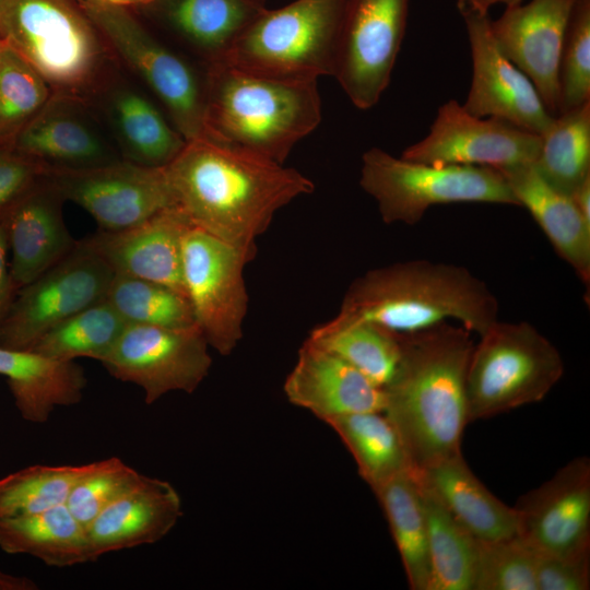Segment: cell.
<instances>
[{
	"mask_svg": "<svg viewBox=\"0 0 590 590\" xmlns=\"http://www.w3.org/2000/svg\"><path fill=\"white\" fill-rule=\"evenodd\" d=\"M165 169L190 224L251 261L278 211L315 190L297 169L209 139L187 141Z\"/></svg>",
	"mask_w": 590,
	"mask_h": 590,
	"instance_id": "cell-1",
	"label": "cell"
},
{
	"mask_svg": "<svg viewBox=\"0 0 590 590\" xmlns=\"http://www.w3.org/2000/svg\"><path fill=\"white\" fill-rule=\"evenodd\" d=\"M471 334L449 321L399 334L400 362L384 388L382 412L399 433L414 472L462 453Z\"/></svg>",
	"mask_w": 590,
	"mask_h": 590,
	"instance_id": "cell-2",
	"label": "cell"
},
{
	"mask_svg": "<svg viewBox=\"0 0 590 590\" xmlns=\"http://www.w3.org/2000/svg\"><path fill=\"white\" fill-rule=\"evenodd\" d=\"M498 309L496 296L467 268L416 259L370 269L356 278L328 321H367L409 334L456 320L480 335L498 319Z\"/></svg>",
	"mask_w": 590,
	"mask_h": 590,
	"instance_id": "cell-3",
	"label": "cell"
},
{
	"mask_svg": "<svg viewBox=\"0 0 590 590\" xmlns=\"http://www.w3.org/2000/svg\"><path fill=\"white\" fill-rule=\"evenodd\" d=\"M321 120L317 82L253 75L225 62L205 67L208 139L280 164Z\"/></svg>",
	"mask_w": 590,
	"mask_h": 590,
	"instance_id": "cell-4",
	"label": "cell"
},
{
	"mask_svg": "<svg viewBox=\"0 0 590 590\" xmlns=\"http://www.w3.org/2000/svg\"><path fill=\"white\" fill-rule=\"evenodd\" d=\"M0 40L52 95L95 106L118 74L117 57L79 0H0Z\"/></svg>",
	"mask_w": 590,
	"mask_h": 590,
	"instance_id": "cell-5",
	"label": "cell"
},
{
	"mask_svg": "<svg viewBox=\"0 0 590 590\" xmlns=\"http://www.w3.org/2000/svg\"><path fill=\"white\" fill-rule=\"evenodd\" d=\"M347 0H295L266 9L239 36L223 62L282 81L334 76Z\"/></svg>",
	"mask_w": 590,
	"mask_h": 590,
	"instance_id": "cell-6",
	"label": "cell"
},
{
	"mask_svg": "<svg viewBox=\"0 0 590 590\" xmlns=\"http://www.w3.org/2000/svg\"><path fill=\"white\" fill-rule=\"evenodd\" d=\"M563 374L559 351L532 323L497 319L480 334L469 359L468 423L542 401Z\"/></svg>",
	"mask_w": 590,
	"mask_h": 590,
	"instance_id": "cell-7",
	"label": "cell"
},
{
	"mask_svg": "<svg viewBox=\"0 0 590 590\" xmlns=\"http://www.w3.org/2000/svg\"><path fill=\"white\" fill-rule=\"evenodd\" d=\"M359 185L386 224L415 225L433 205L476 202L520 206L504 175L491 167L430 165L371 148L362 156Z\"/></svg>",
	"mask_w": 590,
	"mask_h": 590,
	"instance_id": "cell-8",
	"label": "cell"
},
{
	"mask_svg": "<svg viewBox=\"0 0 590 590\" xmlns=\"http://www.w3.org/2000/svg\"><path fill=\"white\" fill-rule=\"evenodd\" d=\"M118 60L137 73L166 108L186 141L208 139L205 68L201 71L149 32L128 8L79 0Z\"/></svg>",
	"mask_w": 590,
	"mask_h": 590,
	"instance_id": "cell-9",
	"label": "cell"
},
{
	"mask_svg": "<svg viewBox=\"0 0 590 590\" xmlns=\"http://www.w3.org/2000/svg\"><path fill=\"white\" fill-rule=\"evenodd\" d=\"M182 279L196 323L210 347L227 356L244 335L248 293L244 270L251 260L190 225L181 244Z\"/></svg>",
	"mask_w": 590,
	"mask_h": 590,
	"instance_id": "cell-10",
	"label": "cell"
},
{
	"mask_svg": "<svg viewBox=\"0 0 590 590\" xmlns=\"http://www.w3.org/2000/svg\"><path fill=\"white\" fill-rule=\"evenodd\" d=\"M114 270L84 240L20 288L0 322V345L28 350L47 331L105 299Z\"/></svg>",
	"mask_w": 590,
	"mask_h": 590,
	"instance_id": "cell-11",
	"label": "cell"
},
{
	"mask_svg": "<svg viewBox=\"0 0 590 590\" xmlns=\"http://www.w3.org/2000/svg\"><path fill=\"white\" fill-rule=\"evenodd\" d=\"M209 349L197 324H127L101 363L115 378L139 386L145 403L152 404L172 391L193 392L210 371Z\"/></svg>",
	"mask_w": 590,
	"mask_h": 590,
	"instance_id": "cell-12",
	"label": "cell"
},
{
	"mask_svg": "<svg viewBox=\"0 0 590 590\" xmlns=\"http://www.w3.org/2000/svg\"><path fill=\"white\" fill-rule=\"evenodd\" d=\"M62 194L86 210L102 231H121L177 206L165 167L128 161L79 168L47 169L44 175Z\"/></svg>",
	"mask_w": 590,
	"mask_h": 590,
	"instance_id": "cell-13",
	"label": "cell"
},
{
	"mask_svg": "<svg viewBox=\"0 0 590 590\" xmlns=\"http://www.w3.org/2000/svg\"><path fill=\"white\" fill-rule=\"evenodd\" d=\"M541 137L494 117H477L450 99L437 109L429 131L401 154L430 165H462L499 172L534 164Z\"/></svg>",
	"mask_w": 590,
	"mask_h": 590,
	"instance_id": "cell-14",
	"label": "cell"
},
{
	"mask_svg": "<svg viewBox=\"0 0 590 590\" xmlns=\"http://www.w3.org/2000/svg\"><path fill=\"white\" fill-rule=\"evenodd\" d=\"M409 0H347L334 78L358 109L375 106L390 83Z\"/></svg>",
	"mask_w": 590,
	"mask_h": 590,
	"instance_id": "cell-15",
	"label": "cell"
},
{
	"mask_svg": "<svg viewBox=\"0 0 590 590\" xmlns=\"http://www.w3.org/2000/svg\"><path fill=\"white\" fill-rule=\"evenodd\" d=\"M470 45L472 76L464 109L541 135L554 117L530 79L499 49L488 13L460 11Z\"/></svg>",
	"mask_w": 590,
	"mask_h": 590,
	"instance_id": "cell-16",
	"label": "cell"
},
{
	"mask_svg": "<svg viewBox=\"0 0 590 590\" xmlns=\"http://www.w3.org/2000/svg\"><path fill=\"white\" fill-rule=\"evenodd\" d=\"M518 535L539 554L590 551V460L573 459L515 506Z\"/></svg>",
	"mask_w": 590,
	"mask_h": 590,
	"instance_id": "cell-17",
	"label": "cell"
},
{
	"mask_svg": "<svg viewBox=\"0 0 590 590\" xmlns=\"http://www.w3.org/2000/svg\"><path fill=\"white\" fill-rule=\"evenodd\" d=\"M575 0H530L491 20L502 52L535 86L545 107L559 114V63Z\"/></svg>",
	"mask_w": 590,
	"mask_h": 590,
	"instance_id": "cell-18",
	"label": "cell"
},
{
	"mask_svg": "<svg viewBox=\"0 0 590 590\" xmlns=\"http://www.w3.org/2000/svg\"><path fill=\"white\" fill-rule=\"evenodd\" d=\"M12 149L47 169H79L122 161L96 116L81 101L52 95L19 133Z\"/></svg>",
	"mask_w": 590,
	"mask_h": 590,
	"instance_id": "cell-19",
	"label": "cell"
},
{
	"mask_svg": "<svg viewBox=\"0 0 590 590\" xmlns=\"http://www.w3.org/2000/svg\"><path fill=\"white\" fill-rule=\"evenodd\" d=\"M64 198L44 176L4 210L14 290L27 285L67 256L76 241L62 215Z\"/></svg>",
	"mask_w": 590,
	"mask_h": 590,
	"instance_id": "cell-20",
	"label": "cell"
},
{
	"mask_svg": "<svg viewBox=\"0 0 590 590\" xmlns=\"http://www.w3.org/2000/svg\"><path fill=\"white\" fill-rule=\"evenodd\" d=\"M190 225L182 211L175 206L132 227L114 232L101 229L83 240L115 273L156 282L187 297L181 244Z\"/></svg>",
	"mask_w": 590,
	"mask_h": 590,
	"instance_id": "cell-21",
	"label": "cell"
},
{
	"mask_svg": "<svg viewBox=\"0 0 590 590\" xmlns=\"http://www.w3.org/2000/svg\"><path fill=\"white\" fill-rule=\"evenodd\" d=\"M283 390L287 400L328 418L366 411H384L385 391L335 354L305 340Z\"/></svg>",
	"mask_w": 590,
	"mask_h": 590,
	"instance_id": "cell-22",
	"label": "cell"
},
{
	"mask_svg": "<svg viewBox=\"0 0 590 590\" xmlns=\"http://www.w3.org/2000/svg\"><path fill=\"white\" fill-rule=\"evenodd\" d=\"M181 515V498L175 487L142 475L85 528L93 559L162 540Z\"/></svg>",
	"mask_w": 590,
	"mask_h": 590,
	"instance_id": "cell-23",
	"label": "cell"
},
{
	"mask_svg": "<svg viewBox=\"0 0 590 590\" xmlns=\"http://www.w3.org/2000/svg\"><path fill=\"white\" fill-rule=\"evenodd\" d=\"M148 7L203 67L223 62L239 36L267 9L266 0H155Z\"/></svg>",
	"mask_w": 590,
	"mask_h": 590,
	"instance_id": "cell-24",
	"label": "cell"
},
{
	"mask_svg": "<svg viewBox=\"0 0 590 590\" xmlns=\"http://www.w3.org/2000/svg\"><path fill=\"white\" fill-rule=\"evenodd\" d=\"M94 107L103 110L125 161L165 167L187 142L144 94L120 82L118 75Z\"/></svg>",
	"mask_w": 590,
	"mask_h": 590,
	"instance_id": "cell-25",
	"label": "cell"
},
{
	"mask_svg": "<svg viewBox=\"0 0 590 590\" xmlns=\"http://www.w3.org/2000/svg\"><path fill=\"white\" fill-rule=\"evenodd\" d=\"M420 480L447 511L475 539L496 540L518 533V515L474 475L462 453L417 472Z\"/></svg>",
	"mask_w": 590,
	"mask_h": 590,
	"instance_id": "cell-26",
	"label": "cell"
},
{
	"mask_svg": "<svg viewBox=\"0 0 590 590\" xmlns=\"http://www.w3.org/2000/svg\"><path fill=\"white\" fill-rule=\"evenodd\" d=\"M520 206L544 232L557 255L588 287L590 283V224L570 194L564 193L536 172L533 164L500 172Z\"/></svg>",
	"mask_w": 590,
	"mask_h": 590,
	"instance_id": "cell-27",
	"label": "cell"
},
{
	"mask_svg": "<svg viewBox=\"0 0 590 590\" xmlns=\"http://www.w3.org/2000/svg\"><path fill=\"white\" fill-rule=\"evenodd\" d=\"M0 375L8 378L22 417L33 423L48 421L57 406L80 402L86 386L84 370L74 361L1 345Z\"/></svg>",
	"mask_w": 590,
	"mask_h": 590,
	"instance_id": "cell-28",
	"label": "cell"
},
{
	"mask_svg": "<svg viewBox=\"0 0 590 590\" xmlns=\"http://www.w3.org/2000/svg\"><path fill=\"white\" fill-rule=\"evenodd\" d=\"M0 547L9 554L32 555L59 568L94 560L86 530L66 504L0 519Z\"/></svg>",
	"mask_w": 590,
	"mask_h": 590,
	"instance_id": "cell-29",
	"label": "cell"
},
{
	"mask_svg": "<svg viewBox=\"0 0 590 590\" xmlns=\"http://www.w3.org/2000/svg\"><path fill=\"white\" fill-rule=\"evenodd\" d=\"M388 520L410 588L433 590L427 524L418 480L401 472L373 488Z\"/></svg>",
	"mask_w": 590,
	"mask_h": 590,
	"instance_id": "cell-30",
	"label": "cell"
},
{
	"mask_svg": "<svg viewBox=\"0 0 590 590\" xmlns=\"http://www.w3.org/2000/svg\"><path fill=\"white\" fill-rule=\"evenodd\" d=\"M324 422L344 442L356 462L358 474L371 489L412 470L399 433L382 411L350 413Z\"/></svg>",
	"mask_w": 590,
	"mask_h": 590,
	"instance_id": "cell-31",
	"label": "cell"
},
{
	"mask_svg": "<svg viewBox=\"0 0 590 590\" xmlns=\"http://www.w3.org/2000/svg\"><path fill=\"white\" fill-rule=\"evenodd\" d=\"M307 340L341 357L381 388L390 382L400 362L399 334L373 322L326 321L311 329Z\"/></svg>",
	"mask_w": 590,
	"mask_h": 590,
	"instance_id": "cell-32",
	"label": "cell"
},
{
	"mask_svg": "<svg viewBox=\"0 0 590 590\" xmlns=\"http://www.w3.org/2000/svg\"><path fill=\"white\" fill-rule=\"evenodd\" d=\"M418 483L427 524L433 590H473L477 539L447 511L420 480Z\"/></svg>",
	"mask_w": 590,
	"mask_h": 590,
	"instance_id": "cell-33",
	"label": "cell"
},
{
	"mask_svg": "<svg viewBox=\"0 0 590 590\" xmlns=\"http://www.w3.org/2000/svg\"><path fill=\"white\" fill-rule=\"evenodd\" d=\"M540 137L534 168L551 186L570 194L590 176V102L555 116Z\"/></svg>",
	"mask_w": 590,
	"mask_h": 590,
	"instance_id": "cell-34",
	"label": "cell"
},
{
	"mask_svg": "<svg viewBox=\"0 0 590 590\" xmlns=\"http://www.w3.org/2000/svg\"><path fill=\"white\" fill-rule=\"evenodd\" d=\"M126 326L119 314L104 299L58 323L28 350L59 361L88 357L102 362Z\"/></svg>",
	"mask_w": 590,
	"mask_h": 590,
	"instance_id": "cell-35",
	"label": "cell"
},
{
	"mask_svg": "<svg viewBox=\"0 0 590 590\" xmlns=\"http://www.w3.org/2000/svg\"><path fill=\"white\" fill-rule=\"evenodd\" d=\"M105 300L127 324L187 328L196 323L189 299L149 280L115 273Z\"/></svg>",
	"mask_w": 590,
	"mask_h": 590,
	"instance_id": "cell-36",
	"label": "cell"
},
{
	"mask_svg": "<svg viewBox=\"0 0 590 590\" xmlns=\"http://www.w3.org/2000/svg\"><path fill=\"white\" fill-rule=\"evenodd\" d=\"M52 92L42 75L0 40V146L10 148L44 109Z\"/></svg>",
	"mask_w": 590,
	"mask_h": 590,
	"instance_id": "cell-37",
	"label": "cell"
},
{
	"mask_svg": "<svg viewBox=\"0 0 590 590\" xmlns=\"http://www.w3.org/2000/svg\"><path fill=\"white\" fill-rule=\"evenodd\" d=\"M85 464L27 467L0 479V519L21 517L66 504Z\"/></svg>",
	"mask_w": 590,
	"mask_h": 590,
	"instance_id": "cell-38",
	"label": "cell"
},
{
	"mask_svg": "<svg viewBox=\"0 0 590 590\" xmlns=\"http://www.w3.org/2000/svg\"><path fill=\"white\" fill-rule=\"evenodd\" d=\"M538 552L520 535L477 540L473 590H538Z\"/></svg>",
	"mask_w": 590,
	"mask_h": 590,
	"instance_id": "cell-39",
	"label": "cell"
},
{
	"mask_svg": "<svg viewBox=\"0 0 590 590\" xmlns=\"http://www.w3.org/2000/svg\"><path fill=\"white\" fill-rule=\"evenodd\" d=\"M141 477L142 474L117 457L87 463L70 489L66 506L86 528Z\"/></svg>",
	"mask_w": 590,
	"mask_h": 590,
	"instance_id": "cell-40",
	"label": "cell"
},
{
	"mask_svg": "<svg viewBox=\"0 0 590 590\" xmlns=\"http://www.w3.org/2000/svg\"><path fill=\"white\" fill-rule=\"evenodd\" d=\"M590 102V0H575L559 63V114Z\"/></svg>",
	"mask_w": 590,
	"mask_h": 590,
	"instance_id": "cell-41",
	"label": "cell"
},
{
	"mask_svg": "<svg viewBox=\"0 0 590 590\" xmlns=\"http://www.w3.org/2000/svg\"><path fill=\"white\" fill-rule=\"evenodd\" d=\"M538 590H588L590 551L575 554H539Z\"/></svg>",
	"mask_w": 590,
	"mask_h": 590,
	"instance_id": "cell-42",
	"label": "cell"
},
{
	"mask_svg": "<svg viewBox=\"0 0 590 590\" xmlns=\"http://www.w3.org/2000/svg\"><path fill=\"white\" fill-rule=\"evenodd\" d=\"M45 172L37 162L0 146V214L44 177Z\"/></svg>",
	"mask_w": 590,
	"mask_h": 590,
	"instance_id": "cell-43",
	"label": "cell"
},
{
	"mask_svg": "<svg viewBox=\"0 0 590 590\" xmlns=\"http://www.w3.org/2000/svg\"><path fill=\"white\" fill-rule=\"evenodd\" d=\"M8 249L7 232L0 217V322L12 304V293L14 291L7 261Z\"/></svg>",
	"mask_w": 590,
	"mask_h": 590,
	"instance_id": "cell-44",
	"label": "cell"
},
{
	"mask_svg": "<svg viewBox=\"0 0 590 590\" xmlns=\"http://www.w3.org/2000/svg\"><path fill=\"white\" fill-rule=\"evenodd\" d=\"M570 197L582 217L590 224V176L573 190Z\"/></svg>",
	"mask_w": 590,
	"mask_h": 590,
	"instance_id": "cell-45",
	"label": "cell"
},
{
	"mask_svg": "<svg viewBox=\"0 0 590 590\" xmlns=\"http://www.w3.org/2000/svg\"><path fill=\"white\" fill-rule=\"evenodd\" d=\"M523 1L524 0H456L460 11L471 10L480 13H488L489 9L497 4L510 7Z\"/></svg>",
	"mask_w": 590,
	"mask_h": 590,
	"instance_id": "cell-46",
	"label": "cell"
},
{
	"mask_svg": "<svg viewBox=\"0 0 590 590\" xmlns=\"http://www.w3.org/2000/svg\"><path fill=\"white\" fill-rule=\"evenodd\" d=\"M37 586L26 577H19L0 571V590H34Z\"/></svg>",
	"mask_w": 590,
	"mask_h": 590,
	"instance_id": "cell-47",
	"label": "cell"
},
{
	"mask_svg": "<svg viewBox=\"0 0 590 590\" xmlns=\"http://www.w3.org/2000/svg\"><path fill=\"white\" fill-rule=\"evenodd\" d=\"M101 1L114 4V5L129 8V7H135V5L148 7L155 0H101Z\"/></svg>",
	"mask_w": 590,
	"mask_h": 590,
	"instance_id": "cell-48",
	"label": "cell"
}]
</instances>
